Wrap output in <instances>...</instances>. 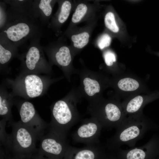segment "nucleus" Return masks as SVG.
<instances>
[{
	"label": "nucleus",
	"mask_w": 159,
	"mask_h": 159,
	"mask_svg": "<svg viewBox=\"0 0 159 159\" xmlns=\"http://www.w3.org/2000/svg\"><path fill=\"white\" fill-rule=\"evenodd\" d=\"M7 19L0 33L18 47L42 34L41 25L27 11L9 6Z\"/></svg>",
	"instance_id": "nucleus-1"
},
{
	"label": "nucleus",
	"mask_w": 159,
	"mask_h": 159,
	"mask_svg": "<svg viewBox=\"0 0 159 159\" xmlns=\"http://www.w3.org/2000/svg\"><path fill=\"white\" fill-rule=\"evenodd\" d=\"M151 125L149 120L141 115H132L126 117L116 129L115 134L107 140L105 147L116 151L124 145L133 147L150 129Z\"/></svg>",
	"instance_id": "nucleus-2"
},
{
	"label": "nucleus",
	"mask_w": 159,
	"mask_h": 159,
	"mask_svg": "<svg viewBox=\"0 0 159 159\" xmlns=\"http://www.w3.org/2000/svg\"><path fill=\"white\" fill-rule=\"evenodd\" d=\"M52 82L46 75L19 74L14 79L7 78L5 83L11 90L14 97H19L29 99L42 96L45 94Z\"/></svg>",
	"instance_id": "nucleus-3"
},
{
	"label": "nucleus",
	"mask_w": 159,
	"mask_h": 159,
	"mask_svg": "<svg viewBox=\"0 0 159 159\" xmlns=\"http://www.w3.org/2000/svg\"><path fill=\"white\" fill-rule=\"evenodd\" d=\"M42 36L30 40L27 50L19 54L17 58L20 61V74H49L52 72V65L46 59L43 47L40 44Z\"/></svg>",
	"instance_id": "nucleus-4"
},
{
	"label": "nucleus",
	"mask_w": 159,
	"mask_h": 159,
	"mask_svg": "<svg viewBox=\"0 0 159 159\" xmlns=\"http://www.w3.org/2000/svg\"><path fill=\"white\" fill-rule=\"evenodd\" d=\"M67 100H59L52 106L51 120L48 126L49 131L66 138L79 119L75 107Z\"/></svg>",
	"instance_id": "nucleus-5"
},
{
	"label": "nucleus",
	"mask_w": 159,
	"mask_h": 159,
	"mask_svg": "<svg viewBox=\"0 0 159 159\" xmlns=\"http://www.w3.org/2000/svg\"><path fill=\"white\" fill-rule=\"evenodd\" d=\"M12 132L8 134L4 147L17 153L30 152L36 149V143L39 138L31 130L24 125L20 120L8 122Z\"/></svg>",
	"instance_id": "nucleus-6"
},
{
	"label": "nucleus",
	"mask_w": 159,
	"mask_h": 159,
	"mask_svg": "<svg viewBox=\"0 0 159 159\" xmlns=\"http://www.w3.org/2000/svg\"><path fill=\"white\" fill-rule=\"evenodd\" d=\"M90 110L92 117L98 120L102 128L106 129L117 128L126 118L118 105L113 102L92 105Z\"/></svg>",
	"instance_id": "nucleus-7"
},
{
	"label": "nucleus",
	"mask_w": 159,
	"mask_h": 159,
	"mask_svg": "<svg viewBox=\"0 0 159 159\" xmlns=\"http://www.w3.org/2000/svg\"><path fill=\"white\" fill-rule=\"evenodd\" d=\"M14 104L18 110L20 121L33 132L39 138L44 135L48 125L40 116L33 104L26 100L15 101Z\"/></svg>",
	"instance_id": "nucleus-8"
},
{
	"label": "nucleus",
	"mask_w": 159,
	"mask_h": 159,
	"mask_svg": "<svg viewBox=\"0 0 159 159\" xmlns=\"http://www.w3.org/2000/svg\"><path fill=\"white\" fill-rule=\"evenodd\" d=\"M43 48L51 65L54 64L62 69L66 68L70 65L72 61V51L63 36Z\"/></svg>",
	"instance_id": "nucleus-9"
},
{
	"label": "nucleus",
	"mask_w": 159,
	"mask_h": 159,
	"mask_svg": "<svg viewBox=\"0 0 159 159\" xmlns=\"http://www.w3.org/2000/svg\"><path fill=\"white\" fill-rule=\"evenodd\" d=\"M102 128L101 123L95 118L86 119L73 133L72 139L75 142L86 145L100 144L99 138Z\"/></svg>",
	"instance_id": "nucleus-10"
},
{
	"label": "nucleus",
	"mask_w": 159,
	"mask_h": 159,
	"mask_svg": "<svg viewBox=\"0 0 159 159\" xmlns=\"http://www.w3.org/2000/svg\"><path fill=\"white\" fill-rule=\"evenodd\" d=\"M97 20L96 17L86 21V24L83 26L79 27L77 26L66 29L63 36L69 39L72 51L80 50L87 45L96 25Z\"/></svg>",
	"instance_id": "nucleus-11"
},
{
	"label": "nucleus",
	"mask_w": 159,
	"mask_h": 159,
	"mask_svg": "<svg viewBox=\"0 0 159 159\" xmlns=\"http://www.w3.org/2000/svg\"><path fill=\"white\" fill-rule=\"evenodd\" d=\"M39 140L41 151L53 156H61L66 153L69 146L66 137L49 131Z\"/></svg>",
	"instance_id": "nucleus-12"
},
{
	"label": "nucleus",
	"mask_w": 159,
	"mask_h": 159,
	"mask_svg": "<svg viewBox=\"0 0 159 159\" xmlns=\"http://www.w3.org/2000/svg\"><path fill=\"white\" fill-rule=\"evenodd\" d=\"M98 8L96 1L92 3L87 1H74V12L67 29H70L81 22L87 21L96 17Z\"/></svg>",
	"instance_id": "nucleus-13"
},
{
	"label": "nucleus",
	"mask_w": 159,
	"mask_h": 159,
	"mask_svg": "<svg viewBox=\"0 0 159 159\" xmlns=\"http://www.w3.org/2000/svg\"><path fill=\"white\" fill-rule=\"evenodd\" d=\"M57 0H33L28 12L42 26H47L52 16L54 6Z\"/></svg>",
	"instance_id": "nucleus-14"
},
{
	"label": "nucleus",
	"mask_w": 159,
	"mask_h": 159,
	"mask_svg": "<svg viewBox=\"0 0 159 159\" xmlns=\"http://www.w3.org/2000/svg\"><path fill=\"white\" fill-rule=\"evenodd\" d=\"M57 10L52 16L47 27L51 29L57 36L60 34L61 29L66 22L74 6V1L69 0H57Z\"/></svg>",
	"instance_id": "nucleus-15"
},
{
	"label": "nucleus",
	"mask_w": 159,
	"mask_h": 159,
	"mask_svg": "<svg viewBox=\"0 0 159 159\" xmlns=\"http://www.w3.org/2000/svg\"><path fill=\"white\" fill-rule=\"evenodd\" d=\"M104 148L100 144L81 148L69 146L66 153L69 159H104Z\"/></svg>",
	"instance_id": "nucleus-16"
},
{
	"label": "nucleus",
	"mask_w": 159,
	"mask_h": 159,
	"mask_svg": "<svg viewBox=\"0 0 159 159\" xmlns=\"http://www.w3.org/2000/svg\"><path fill=\"white\" fill-rule=\"evenodd\" d=\"M18 47L0 33V70L1 73H8L10 70L8 65L19 54Z\"/></svg>",
	"instance_id": "nucleus-17"
},
{
	"label": "nucleus",
	"mask_w": 159,
	"mask_h": 159,
	"mask_svg": "<svg viewBox=\"0 0 159 159\" xmlns=\"http://www.w3.org/2000/svg\"><path fill=\"white\" fill-rule=\"evenodd\" d=\"M154 140H150L139 147L127 150L119 149L116 151L118 159H152L154 151Z\"/></svg>",
	"instance_id": "nucleus-18"
},
{
	"label": "nucleus",
	"mask_w": 159,
	"mask_h": 159,
	"mask_svg": "<svg viewBox=\"0 0 159 159\" xmlns=\"http://www.w3.org/2000/svg\"><path fill=\"white\" fill-rule=\"evenodd\" d=\"M14 97L4 85L0 89V115L1 120L8 122L13 121L11 108L14 104Z\"/></svg>",
	"instance_id": "nucleus-19"
},
{
	"label": "nucleus",
	"mask_w": 159,
	"mask_h": 159,
	"mask_svg": "<svg viewBox=\"0 0 159 159\" xmlns=\"http://www.w3.org/2000/svg\"><path fill=\"white\" fill-rule=\"evenodd\" d=\"M104 23L105 27L111 32L117 34L119 31V28L117 24L115 14L109 10L105 14L104 16Z\"/></svg>",
	"instance_id": "nucleus-20"
},
{
	"label": "nucleus",
	"mask_w": 159,
	"mask_h": 159,
	"mask_svg": "<svg viewBox=\"0 0 159 159\" xmlns=\"http://www.w3.org/2000/svg\"><path fill=\"white\" fill-rule=\"evenodd\" d=\"M144 99L141 96L135 97L131 100L125 105V110L126 112L133 114L138 112L143 104Z\"/></svg>",
	"instance_id": "nucleus-21"
},
{
	"label": "nucleus",
	"mask_w": 159,
	"mask_h": 159,
	"mask_svg": "<svg viewBox=\"0 0 159 159\" xmlns=\"http://www.w3.org/2000/svg\"><path fill=\"white\" fill-rule=\"evenodd\" d=\"M84 90L88 96H92L96 93H99L100 87L98 82L96 80L89 77H85L83 80Z\"/></svg>",
	"instance_id": "nucleus-22"
},
{
	"label": "nucleus",
	"mask_w": 159,
	"mask_h": 159,
	"mask_svg": "<svg viewBox=\"0 0 159 159\" xmlns=\"http://www.w3.org/2000/svg\"><path fill=\"white\" fill-rule=\"evenodd\" d=\"M119 88L125 91H132L135 90L139 87L138 82L133 78L126 77L120 80L118 82Z\"/></svg>",
	"instance_id": "nucleus-23"
},
{
	"label": "nucleus",
	"mask_w": 159,
	"mask_h": 159,
	"mask_svg": "<svg viewBox=\"0 0 159 159\" xmlns=\"http://www.w3.org/2000/svg\"><path fill=\"white\" fill-rule=\"evenodd\" d=\"M7 4L13 7L23 9L28 12L32 2V0H4Z\"/></svg>",
	"instance_id": "nucleus-24"
},
{
	"label": "nucleus",
	"mask_w": 159,
	"mask_h": 159,
	"mask_svg": "<svg viewBox=\"0 0 159 159\" xmlns=\"http://www.w3.org/2000/svg\"><path fill=\"white\" fill-rule=\"evenodd\" d=\"M111 41L110 35L107 33H104L98 39L97 44L100 49H103L110 45Z\"/></svg>",
	"instance_id": "nucleus-25"
},
{
	"label": "nucleus",
	"mask_w": 159,
	"mask_h": 159,
	"mask_svg": "<svg viewBox=\"0 0 159 159\" xmlns=\"http://www.w3.org/2000/svg\"><path fill=\"white\" fill-rule=\"evenodd\" d=\"M7 4L4 1H0V31L4 26L7 19Z\"/></svg>",
	"instance_id": "nucleus-26"
},
{
	"label": "nucleus",
	"mask_w": 159,
	"mask_h": 159,
	"mask_svg": "<svg viewBox=\"0 0 159 159\" xmlns=\"http://www.w3.org/2000/svg\"><path fill=\"white\" fill-rule=\"evenodd\" d=\"M104 60L106 64L108 66H112L116 61V58L115 54L111 51L107 50L103 54Z\"/></svg>",
	"instance_id": "nucleus-27"
},
{
	"label": "nucleus",
	"mask_w": 159,
	"mask_h": 159,
	"mask_svg": "<svg viewBox=\"0 0 159 159\" xmlns=\"http://www.w3.org/2000/svg\"><path fill=\"white\" fill-rule=\"evenodd\" d=\"M105 159H118L116 155L112 154L106 157Z\"/></svg>",
	"instance_id": "nucleus-28"
}]
</instances>
